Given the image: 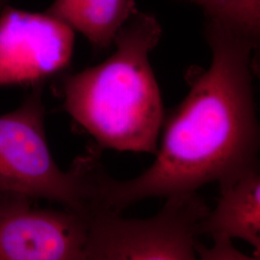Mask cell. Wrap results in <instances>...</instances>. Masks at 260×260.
<instances>
[{
  "label": "cell",
  "mask_w": 260,
  "mask_h": 260,
  "mask_svg": "<svg viewBox=\"0 0 260 260\" xmlns=\"http://www.w3.org/2000/svg\"><path fill=\"white\" fill-rule=\"evenodd\" d=\"M212 53L207 70L194 73L190 91L164 125L155 160L144 173L99 179L96 205L121 212L140 201L186 193L231 180L258 168L259 132L252 93V52L257 44L206 21Z\"/></svg>",
  "instance_id": "cell-1"
},
{
  "label": "cell",
  "mask_w": 260,
  "mask_h": 260,
  "mask_svg": "<svg viewBox=\"0 0 260 260\" xmlns=\"http://www.w3.org/2000/svg\"><path fill=\"white\" fill-rule=\"evenodd\" d=\"M161 36L157 19L137 10L117 32L109 58L63 77L64 109L99 149L155 154L164 110L149 54Z\"/></svg>",
  "instance_id": "cell-2"
},
{
  "label": "cell",
  "mask_w": 260,
  "mask_h": 260,
  "mask_svg": "<svg viewBox=\"0 0 260 260\" xmlns=\"http://www.w3.org/2000/svg\"><path fill=\"white\" fill-rule=\"evenodd\" d=\"M45 119L43 86L0 115V195L47 200L83 215L96 194L102 149L91 147L68 171L61 170L48 146Z\"/></svg>",
  "instance_id": "cell-3"
},
{
  "label": "cell",
  "mask_w": 260,
  "mask_h": 260,
  "mask_svg": "<svg viewBox=\"0 0 260 260\" xmlns=\"http://www.w3.org/2000/svg\"><path fill=\"white\" fill-rule=\"evenodd\" d=\"M166 199L157 214L145 219L91 207L84 215L83 260H199V223L209 207L196 193Z\"/></svg>",
  "instance_id": "cell-4"
},
{
  "label": "cell",
  "mask_w": 260,
  "mask_h": 260,
  "mask_svg": "<svg viewBox=\"0 0 260 260\" xmlns=\"http://www.w3.org/2000/svg\"><path fill=\"white\" fill-rule=\"evenodd\" d=\"M75 31L61 20L7 5L0 14V87L43 86L64 73Z\"/></svg>",
  "instance_id": "cell-5"
},
{
  "label": "cell",
  "mask_w": 260,
  "mask_h": 260,
  "mask_svg": "<svg viewBox=\"0 0 260 260\" xmlns=\"http://www.w3.org/2000/svg\"><path fill=\"white\" fill-rule=\"evenodd\" d=\"M34 202L27 196L0 195V260H83V215Z\"/></svg>",
  "instance_id": "cell-6"
},
{
  "label": "cell",
  "mask_w": 260,
  "mask_h": 260,
  "mask_svg": "<svg viewBox=\"0 0 260 260\" xmlns=\"http://www.w3.org/2000/svg\"><path fill=\"white\" fill-rule=\"evenodd\" d=\"M213 209L199 223V235L224 236L247 242L260 257V175L253 169L223 182Z\"/></svg>",
  "instance_id": "cell-7"
},
{
  "label": "cell",
  "mask_w": 260,
  "mask_h": 260,
  "mask_svg": "<svg viewBox=\"0 0 260 260\" xmlns=\"http://www.w3.org/2000/svg\"><path fill=\"white\" fill-rule=\"evenodd\" d=\"M137 10L135 0H54L46 12L102 51L113 46L119 29Z\"/></svg>",
  "instance_id": "cell-8"
},
{
  "label": "cell",
  "mask_w": 260,
  "mask_h": 260,
  "mask_svg": "<svg viewBox=\"0 0 260 260\" xmlns=\"http://www.w3.org/2000/svg\"><path fill=\"white\" fill-rule=\"evenodd\" d=\"M203 10L206 21L222 24L258 44L260 0H189Z\"/></svg>",
  "instance_id": "cell-9"
},
{
  "label": "cell",
  "mask_w": 260,
  "mask_h": 260,
  "mask_svg": "<svg viewBox=\"0 0 260 260\" xmlns=\"http://www.w3.org/2000/svg\"><path fill=\"white\" fill-rule=\"evenodd\" d=\"M213 245L206 247L197 242L199 260H260L259 256L247 255L236 249L233 240L224 236H215Z\"/></svg>",
  "instance_id": "cell-10"
},
{
  "label": "cell",
  "mask_w": 260,
  "mask_h": 260,
  "mask_svg": "<svg viewBox=\"0 0 260 260\" xmlns=\"http://www.w3.org/2000/svg\"><path fill=\"white\" fill-rule=\"evenodd\" d=\"M9 2L10 0H0V14L7 5H9Z\"/></svg>",
  "instance_id": "cell-11"
}]
</instances>
